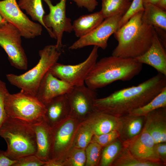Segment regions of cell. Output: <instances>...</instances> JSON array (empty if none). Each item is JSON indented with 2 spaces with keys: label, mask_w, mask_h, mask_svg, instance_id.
<instances>
[{
  "label": "cell",
  "mask_w": 166,
  "mask_h": 166,
  "mask_svg": "<svg viewBox=\"0 0 166 166\" xmlns=\"http://www.w3.org/2000/svg\"><path fill=\"white\" fill-rule=\"evenodd\" d=\"M101 0V8L100 11L104 19L117 15L123 16L132 2L129 0Z\"/></svg>",
  "instance_id": "484cf974"
},
{
  "label": "cell",
  "mask_w": 166,
  "mask_h": 166,
  "mask_svg": "<svg viewBox=\"0 0 166 166\" xmlns=\"http://www.w3.org/2000/svg\"><path fill=\"white\" fill-rule=\"evenodd\" d=\"M0 136L6 143L5 153L11 159L18 160L36 152V135L32 125L7 117L0 128Z\"/></svg>",
  "instance_id": "277c9868"
},
{
  "label": "cell",
  "mask_w": 166,
  "mask_h": 166,
  "mask_svg": "<svg viewBox=\"0 0 166 166\" xmlns=\"http://www.w3.org/2000/svg\"><path fill=\"white\" fill-rule=\"evenodd\" d=\"M122 16L117 15L104 19L91 32L79 38L69 47V49L75 50L93 45L105 49L109 38L119 29V23Z\"/></svg>",
  "instance_id": "8fae6325"
},
{
  "label": "cell",
  "mask_w": 166,
  "mask_h": 166,
  "mask_svg": "<svg viewBox=\"0 0 166 166\" xmlns=\"http://www.w3.org/2000/svg\"><path fill=\"white\" fill-rule=\"evenodd\" d=\"M143 64L133 59L112 55L97 61L85 82L94 90L105 87L117 81H129L141 71Z\"/></svg>",
  "instance_id": "3957f363"
},
{
  "label": "cell",
  "mask_w": 166,
  "mask_h": 166,
  "mask_svg": "<svg viewBox=\"0 0 166 166\" xmlns=\"http://www.w3.org/2000/svg\"><path fill=\"white\" fill-rule=\"evenodd\" d=\"M159 0H142L144 6L148 4L156 5Z\"/></svg>",
  "instance_id": "60d3db41"
},
{
  "label": "cell",
  "mask_w": 166,
  "mask_h": 166,
  "mask_svg": "<svg viewBox=\"0 0 166 166\" xmlns=\"http://www.w3.org/2000/svg\"><path fill=\"white\" fill-rule=\"evenodd\" d=\"M116 166H162L163 162H154L140 160L134 156L126 148L122 146L119 153L114 160Z\"/></svg>",
  "instance_id": "d4e9b609"
},
{
  "label": "cell",
  "mask_w": 166,
  "mask_h": 166,
  "mask_svg": "<svg viewBox=\"0 0 166 166\" xmlns=\"http://www.w3.org/2000/svg\"><path fill=\"white\" fill-rule=\"evenodd\" d=\"M0 15L25 38H34L42 34V26L31 20L22 11L16 0L0 1Z\"/></svg>",
  "instance_id": "52a82bcc"
},
{
  "label": "cell",
  "mask_w": 166,
  "mask_h": 166,
  "mask_svg": "<svg viewBox=\"0 0 166 166\" xmlns=\"http://www.w3.org/2000/svg\"><path fill=\"white\" fill-rule=\"evenodd\" d=\"M144 9L142 0H132L127 10L120 19L119 28L127 23L136 14L144 11Z\"/></svg>",
  "instance_id": "f546056e"
},
{
  "label": "cell",
  "mask_w": 166,
  "mask_h": 166,
  "mask_svg": "<svg viewBox=\"0 0 166 166\" xmlns=\"http://www.w3.org/2000/svg\"><path fill=\"white\" fill-rule=\"evenodd\" d=\"M73 87L57 77L49 71L40 83L36 96L45 105L57 97L66 94Z\"/></svg>",
  "instance_id": "5bb4252c"
},
{
  "label": "cell",
  "mask_w": 166,
  "mask_h": 166,
  "mask_svg": "<svg viewBox=\"0 0 166 166\" xmlns=\"http://www.w3.org/2000/svg\"><path fill=\"white\" fill-rule=\"evenodd\" d=\"M165 49L155 29L149 48L144 53L133 59L142 64H146L151 66L159 73L166 76Z\"/></svg>",
  "instance_id": "4fadbf2b"
},
{
  "label": "cell",
  "mask_w": 166,
  "mask_h": 166,
  "mask_svg": "<svg viewBox=\"0 0 166 166\" xmlns=\"http://www.w3.org/2000/svg\"><path fill=\"white\" fill-rule=\"evenodd\" d=\"M7 117L18 119L31 125L44 120L45 105L35 96L21 90L14 94L8 93L5 102Z\"/></svg>",
  "instance_id": "8992f818"
},
{
  "label": "cell",
  "mask_w": 166,
  "mask_h": 166,
  "mask_svg": "<svg viewBox=\"0 0 166 166\" xmlns=\"http://www.w3.org/2000/svg\"><path fill=\"white\" fill-rule=\"evenodd\" d=\"M93 131L89 125H85L79 130L76 140V146L80 148H84L91 142L93 135Z\"/></svg>",
  "instance_id": "4dcf8cb0"
},
{
  "label": "cell",
  "mask_w": 166,
  "mask_h": 166,
  "mask_svg": "<svg viewBox=\"0 0 166 166\" xmlns=\"http://www.w3.org/2000/svg\"><path fill=\"white\" fill-rule=\"evenodd\" d=\"M62 163L60 161L53 160H50L47 161L44 166H61Z\"/></svg>",
  "instance_id": "f35d334b"
},
{
  "label": "cell",
  "mask_w": 166,
  "mask_h": 166,
  "mask_svg": "<svg viewBox=\"0 0 166 166\" xmlns=\"http://www.w3.org/2000/svg\"><path fill=\"white\" fill-rule=\"evenodd\" d=\"M144 128L147 131L155 143L166 141V108H161L149 113Z\"/></svg>",
  "instance_id": "2e32d148"
},
{
  "label": "cell",
  "mask_w": 166,
  "mask_h": 166,
  "mask_svg": "<svg viewBox=\"0 0 166 166\" xmlns=\"http://www.w3.org/2000/svg\"><path fill=\"white\" fill-rule=\"evenodd\" d=\"M104 19L100 12L83 15L74 21L73 31L79 38L89 33L98 26Z\"/></svg>",
  "instance_id": "44dd1931"
},
{
  "label": "cell",
  "mask_w": 166,
  "mask_h": 166,
  "mask_svg": "<svg viewBox=\"0 0 166 166\" xmlns=\"http://www.w3.org/2000/svg\"><path fill=\"white\" fill-rule=\"evenodd\" d=\"M155 148L157 153L161 161L166 163V142H161L155 144Z\"/></svg>",
  "instance_id": "8d00e7d4"
},
{
  "label": "cell",
  "mask_w": 166,
  "mask_h": 166,
  "mask_svg": "<svg viewBox=\"0 0 166 166\" xmlns=\"http://www.w3.org/2000/svg\"><path fill=\"white\" fill-rule=\"evenodd\" d=\"M45 105L44 120L50 127L56 125L65 111L70 107L66 94L54 98Z\"/></svg>",
  "instance_id": "d6986e66"
},
{
  "label": "cell",
  "mask_w": 166,
  "mask_h": 166,
  "mask_svg": "<svg viewBox=\"0 0 166 166\" xmlns=\"http://www.w3.org/2000/svg\"><path fill=\"white\" fill-rule=\"evenodd\" d=\"M102 147L96 142H91L86 149V165H96L98 161Z\"/></svg>",
  "instance_id": "f1b7e54d"
},
{
  "label": "cell",
  "mask_w": 166,
  "mask_h": 166,
  "mask_svg": "<svg viewBox=\"0 0 166 166\" xmlns=\"http://www.w3.org/2000/svg\"><path fill=\"white\" fill-rule=\"evenodd\" d=\"M18 3L21 10H25L33 20L38 22L49 33L43 20L45 12L42 0H18Z\"/></svg>",
  "instance_id": "603a6c76"
},
{
  "label": "cell",
  "mask_w": 166,
  "mask_h": 166,
  "mask_svg": "<svg viewBox=\"0 0 166 166\" xmlns=\"http://www.w3.org/2000/svg\"><path fill=\"white\" fill-rule=\"evenodd\" d=\"M166 87L148 103L133 110L126 116L133 117H145L153 111L161 108H166Z\"/></svg>",
  "instance_id": "cb8c5ba5"
},
{
  "label": "cell",
  "mask_w": 166,
  "mask_h": 166,
  "mask_svg": "<svg viewBox=\"0 0 166 166\" xmlns=\"http://www.w3.org/2000/svg\"><path fill=\"white\" fill-rule=\"evenodd\" d=\"M95 90L85 84L73 86L66 94L70 107L78 114L85 115L92 107L94 108V103L96 99Z\"/></svg>",
  "instance_id": "9a60e30c"
},
{
  "label": "cell",
  "mask_w": 166,
  "mask_h": 166,
  "mask_svg": "<svg viewBox=\"0 0 166 166\" xmlns=\"http://www.w3.org/2000/svg\"><path fill=\"white\" fill-rule=\"evenodd\" d=\"M8 93L5 83L0 79V128L7 117L5 102Z\"/></svg>",
  "instance_id": "d6a6232c"
},
{
  "label": "cell",
  "mask_w": 166,
  "mask_h": 166,
  "mask_svg": "<svg viewBox=\"0 0 166 166\" xmlns=\"http://www.w3.org/2000/svg\"><path fill=\"white\" fill-rule=\"evenodd\" d=\"M142 117L127 116L121 117L122 125L120 137L121 136L123 137L125 140L138 135L142 128Z\"/></svg>",
  "instance_id": "4316f807"
},
{
  "label": "cell",
  "mask_w": 166,
  "mask_h": 166,
  "mask_svg": "<svg viewBox=\"0 0 166 166\" xmlns=\"http://www.w3.org/2000/svg\"><path fill=\"white\" fill-rule=\"evenodd\" d=\"M35 132L37 150L35 155L44 161L50 160L52 153V138L50 128L43 120L32 125Z\"/></svg>",
  "instance_id": "e0dca14e"
},
{
  "label": "cell",
  "mask_w": 166,
  "mask_h": 166,
  "mask_svg": "<svg viewBox=\"0 0 166 166\" xmlns=\"http://www.w3.org/2000/svg\"><path fill=\"white\" fill-rule=\"evenodd\" d=\"M122 147L120 140H115L104 149L101 156V165L108 166L111 164L117 156Z\"/></svg>",
  "instance_id": "83f0119b"
},
{
  "label": "cell",
  "mask_w": 166,
  "mask_h": 166,
  "mask_svg": "<svg viewBox=\"0 0 166 166\" xmlns=\"http://www.w3.org/2000/svg\"><path fill=\"white\" fill-rule=\"evenodd\" d=\"M97 111L96 118L89 125L94 135H100L113 130H117L120 133L122 125L121 117Z\"/></svg>",
  "instance_id": "ac0fdd59"
},
{
  "label": "cell",
  "mask_w": 166,
  "mask_h": 166,
  "mask_svg": "<svg viewBox=\"0 0 166 166\" xmlns=\"http://www.w3.org/2000/svg\"><path fill=\"white\" fill-rule=\"evenodd\" d=\"M49 9L48 14L44 15L43 22L49 30L51 37L57 40L55 45L57 49L61 51L62 46V38L64 33H71L73 31L71 19L66 14L67 0H60L54 5L50 0H43Z\"/></svg>",
  "instance_id": "30bf717a"
},
{
  "label": "cell",
  "mask_w": 166,
  "mask_h": 166,
  "mask_svg": "<svg viewBox=\"0 0 166 166\" xmlns=\"http://www.w3.org/2000/svg\"><path fill=\"white\" fill-rule=\"evenodd\" d=\"M77 6L81 8L84 7L89 12H93L98 4L97 0H72Z\"/></svg>",
  "instance_id": "d590c367"
},
{
  "label": "cell",
  "mask_w": 166,
  "mask_h": 166,
  "mask_svg": "<svg viewBox=\"0 0 166 166\" xmlns=\"http://www.w3.org/2000/svg\"><path fill=\"white\" fill-rule=\"evenodd\" d=\"M56 128L51 130L53 157L51 160H55L69 142L73 131L74 124L72 121H69Z\"/></svg>",
  "instance_id": "ffe728a7"
},
{
  "label": "cell",
  "mask_w": 166,
  "mask_h": 166,
  "mask_svg": "<svg viewBox=\"0 0 166 166\" xmlns=\"http://www.w3.org/2000/svg\"><path fill=\"white\" fill-rule=\"evenodd\" d=\"M144 7L142 16L143 22L155 28L166 31V11L152 4H148Z\"/></svg>",
  "instance_id": "7402d4cb"
},
{
  "label": "cell",
  "mask_w": 166,
  "mask_h": 166,
  "mask_svg": "<svg viewBox=\"0 0 166 166\" xmlns=\"http://www.w3.org/2000/svg\"><path fill=\"white\" fill-rule=\"evenodd\" d=\"M99 48L94 46L88 57L84 61L75 65L55 63L49 71L57 77L72 86L83 85L85 81L98 57Z\"/></svg>",
  "instance_id": "ba28073f"
},
{
  "label": "cell",
  "mask_w": 166,
  "mask_h": 166,
  "mask_svg": "<svg viewBox=\"0 0 166 166\" xmlns=\"http://www.w3.org/2000/svg\"><path fill=\"white\" fill-rule=\"evenodd\" d=\"M120 136L119 132L117 130H113L100 135H94L92 138L91 142L97 143L102 147L106 146L116 140Z\"/></svg>",
  "instance_id": "1f68e13d"
},
{
  "label": "cell",
  "mask_w": 166,
  "mask_h": 166,
  "mask_svg": "<svg viewBox=\"0 0 166 166\" xmlns=\"http://www.w3.org/2000/svg\"><path fill=\"white\" fill-rule=\"evenodd\" d=\"M144 11L135 15L114 34L118 44L112 55L133 59L149 48L155 29L143 22Z\"/></svg>",
  "instance_id": "7a4b0ae2"
},
{
  "label": "cell",
  "mask_w": 166,
  "mask_h": 166,
  "mask_svg": "<svg viewBox=\"0 0 166 166\" xmlns=\"http://www.w3.org/2000/svg\"><path fill=\"white\" fill-rule=\"evenodd\" d=\"M155 144L150 135L144 127L138 135L122 143L123 146L127 148L134 156L140 160L163 163L157 153Z\"/></svg>",
  "instance_id": "7c38bea8"
},
{
  "label": "cell",
  "mask_w": 166,
  "mask_h": 166,
  "mask_svg": "<svg viewBox=\"0 0 166 166\" xmlns=\"http://www.w3.org/2000/svg\"><path fill=\"white\" fill-rule=\"evenodd\" d=\"M45 162L40 160L35 155H30L17 160L13 166H42L44 165Z\"/></svg>",
  "instance_id": "836d02e7"
},
{
  "label": "cell",
  "mask_w": 166,
  "mask_h": 166,
  "mask_svg": "<svg viewBox=\"0 0 166 166\" xmlns=\"http://www.w3.org/2000/svg\"><path fill=\"white\" fill-rule=\"evenodd\" d=\"M39 54L40 58L38 62L31 69L21 75H6L10 84L35 96L42 80L51 67L57 62L61 52L55 45H49L40 50Z\"/></svg>",
  "instance_id": "5b68a950"
},
{
  "label": "cell",
  "mask_w": 166,
  "mask_h": 166,
  "mask_svg": "<svg viewBox=\"0 0 166 166\" xmlns=\"http://www.w3.org/2000/svg\"><path fill=\"white\" fill-rule=\"evenodd\" d=\"M130 1H132V0H129Z\"/></svg>",
  "instance_id": "7bdbcfd3"
},
{
  "label": "cell",
  "mask_w": 166,
  "mask_h": 166,
  "mask_svg": "<svg viewBox=\"0 0 166 166\" xmlns=\"http://www.w3.org/2000/svg\"><path fill=\"white\" fill-rule=\"evenodd\" d=\"M17 160H13L6 156L5 151L0 150V166H13Z\"/></svg>",
  "instance_id": "74e56055"
},
{
  "label": "cell",
  "mask_w": 166,
  "mask_h": 166,
  "mask_svg": "<svg viewBox=\"0 0 166 166\" xmlns=\"http://www.w3.org/2000/svg\"><path fill=\"white\" fill-rule=\"evenodd\" d=\"M7 22L6 20L0 15V27Z\"/></svg>",
  "instance_id": "b9f144b4"
},
{
  "label": "cell",
  "mask_w": 166,
  "mask_h": 166,
  "mask_svg": "<svg viewBox=\"0 0 166 166\" xmlns=\"http://www.w3.org/2000/svg\"><path fill=\"white\" fill-rule=\"evenodd\" d=\"M155 5L160 9L166 11V0H159Z\"/></svg>",
  "instance_id": "ab89813d"
},
{
  "label": "cell",
  "mask_w": 166,
  "mask_h": 166,
  "mask_svg": "<svg viewBox=\"0 0 166 166\" xmlns=\"http://www.w3.org/2000/svg\"><path fill=\"white\" fill-rule=\"evenodd\" d=\"M22 37L18 30L9 23L0 27V46L7 54L11 65L18 69L26 70L28 61Z\"/></svg>",
  "instance_id": "9c48e42d"
},
{
  "label": "cell",
  "mask_w": 166,
  "mask_h": 166,
  "mask_svg": "<svg viewBox=\"0 0 166 166\" xmlns=\"http://www.w3.org/2000/svg\"><path fill=\"white\" fill-rule=\"evenodd\" d=\"M166 87V76L159 73L136 86L115 91L108 96L96 99L95 109L117 117L150 101Z\"/></svg>",
  "instance_id": "6da1fadb"
},
{
  "label": "cell",
  "mask_w": 166,
  "mask_h": 166,
  "mask_svg": "<svg viewBox=\"0 0 166 166\" xmlns=\"http://www.w3.org/2000/svg\"><path fill=\"white\" fill-rule=\"evenodd\" d=\"M86 160V153L84 148H78L73 150L70 158L71 162L73 166H84Z\"/></svg>",
  "instance_id": "e575fe53"
}]
</instances>
